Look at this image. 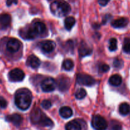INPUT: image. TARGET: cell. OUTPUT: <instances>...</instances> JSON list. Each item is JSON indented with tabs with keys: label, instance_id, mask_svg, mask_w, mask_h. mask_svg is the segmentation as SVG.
<instances>
[{
	"label": "cell",
	"instance_id": "1",
	"mask_svg": "<svg viewBox=\"0 0 130 130\" xmlns=\"http://www.w3.org/2000/svg\"><path fill=\"white\" fill-rule=\"evenodd\" d=\"M32 94L27 89H21L15 95V104L19 109L25 110L30 107L32 102Z\"/></svg>",
	"mask_w": 130,
	"mask_h": 130
},
{
	"label": "cell",
	"instance_id": "2",
	"mask_svg": "<svg viewBox=\"0 0 130 130\" xmlns=\"http://www.w3.org/2000/svg\"><path fill=\"white\" fill-rule=\"evenodd\" d=\"M51 12L55 16L62 17L70 13L71 7L64 0H56L52 3L50 6Z\"/></svg>",
	"mask_w": 130,
	"mask_h": 130
},
{
	"label": "cell",
	"instance_id": "3",
	"mask_svg": "<svg viewBox=\"0 0 130 130\" xmlns=\"http://www.w3.org/2000/svg\"><path fill=\"white\" fill-rule=\"evenodd\" d=\"M47 30L45 24L42 22H35L28 30L25 31V35L23 38L28 39H33L38 36L44 34Z\"/></svg>",
	"mask_w": 130,
	"mask_h": 130
},
{
	"label": "cell",
	"instance_id": "4",
	"mask_svg": "<svg viewBox=\"0 0 130 130\" xmlns=\"http://www.w3.org/2000/svg\"><path fill=\"white\" fill-rule=\"evenodd\" d=\"M91 125L95 130H106L108 127L107 121L99 115H96L93 117Z\"/></svg>",
	"mask_w": 130,
	"mask_h": 130
},
{
	"label": "cell",
	"instance_id": "5",
	"mask_svg": "<svg viewBox=\"0 0 130 130\" xmlns=\"http://www.w3.org/2000/svg\"><path fill=\"white\" fill-rule=\"evenodd\" d=\"M76 81L79 84L84 86H91L95 84L96 81L92 76L85 74H78L76 76Z\"/></svg>",
	"mask_w": 130,
	"mask_h": 130
},
{
	"label": "cell",
	"instance_id": "6",
	"mask_svg": "<svg viewBox=\"0 0 130 130\" xmlns=\"http://www.w3.org/2000/svg\"><path fill=\"white\" fill-rule=\"evenodd\" d=\"M56 81L52 77H47L41 83V88L44 92H50L54 91L56 87Z\"/></svg>",
	"mask_w": 130,
	"mask_h": 130
},
{
	"label": "cell",
	"instance_id": "7",
	"mask_svg": "<svg viewBox=\"0 0 130 130\" xmlns=\"http://www.w3.org/2000/svg\"><path fill=\"white\" fill-rule=\"evenodd\" d=\"M25 77V74L22 70L20 69H14L10 71L8 73V78L11 81L14 82H19L22 81Z\"/></svg>",
	"mask_w": 130,
	"mask_h": 130
},
{
	"label": "cell",
	"instance_id": "8",
	"mask_svg": "<svg viewBox=\"0 0 130 130\" xmlns=\"http://www.w3.org/2000/svg\"><path fill=\"white\" fill-rule=\"evenodd\" d=\"M21 43L15 38H11L6 42V48L10 53H14L19 50Z\"/></svg>",
	"mask_w": 130,
	"mask_h": 130
},
{
	"label": "cell",
	"instance_id": "9",
	"mask_svg": "<svg viewBox=\"0 0 130 130\" xmlns=\"http://www.w3.org/2000/svg\"><path fill=\"white\" fill-rule=\"evenodd\" d=\"M39 46L42 52L46 53H49L55 49L56 43L53 41L45 40L40 43Z\"/></svg>",
	"mask_w": 130,
	"mask_h": 130
},
{
	"label": "cell",
	"instance_id": "10",
	"mask_svg": "<svg viewBox=\"0 0 130 130\" xmlns=\"http://www.w3.org/2000/svg\"><path fill=\"white\" fill-rule=\"evenodd\" d=\"M45 115V114H43L40 109H38V108H36V109H33L32 110L31 113V122L33 124H39Z\"/></svg>",
	"mask_w": 130,
	"mask_h": 130
},
{
	"label": "cell",
	"instance_id": "11",
	"mask_svg": "<svg viewBox=\"0 0 130 130\" xmlns=\"http://www.w3.org/2000/svg\"><path fill=\"white\" fill-rule=\"evenodd\" d=\"M11 23V17L6 13L0 14V30L7 29Z\"/></svg>",
	"mask_w": 130,
	"mask_h": 130
},
{
	"label": "cell",
	"instance_id": "12",
	"mask_svg": "<svg viewBox=\"0 0 130 130\" xmlns=\"http://www.w3.org/2000/svg\"><path fill=\"white\" fill-rule=\"evenodd\" d=\"M6 121L10 122L16 126H19L22 123V117L18 114H14L11 115H8L6 117Z\"/></svg>",
	"mask_w": 130,
	"mask_h": 130
},
{
	"label": "cell",
	"instance_id": "13",
	"mask_svg": "<svg viewBox=\"0 0 130 130\" xmlns=\"http://www.w3.org/2000/svg\"><path fill=\"white\" fill-rule=\"evenodd\" d=\"M27 65L33 69H37L40 66L41 62L39 58L34 55H31L27 59Z\"/></svg>",
	"mask_w": 130,
	"mask_h": 130
},
{
	"label": "cell",
	"instance_id": "14",
	"mask_svg": "<svg viewBox=\"0 0 130 130\" xmlns=\"http://www.w3.org/2000/svg\"><path fill=\"white\" fill-rule=\"evenodd\" d=\"M79 53L81 57H85L91 54L92 49L85 42L82 41L79 48Z\"/></svg>",
	"mask_w": 130,
	"mask_h": 130
},
{
	"label": "cell",
	"instance_id": "15",
	"mask_svg": "<svg viewBox=\"0 0 130 130\" xmlns=\"http://www.w3.org/2000/svg\"><path fill=\"white\" fill-rule=\"evenodd\" d=\"M128 22L129 20L127 18L122 17L112 21V23H111V25L113 27L119 29V28H123L127 26Z\"/></svg>",
	"mask_w": 130,
	"mask_h": 130
},
{
	"label": "cell",
	"instance_id": "16",
	"mask_svg": "<svg viewBox=\"0 0 130 130\" xmlns=\"http://www.w3.org/2000/svg\"><path fill=\"white\" fill-rule=\"evenodd\" d=\"M70 79L67 77H62L58 80L57 86H58V88L60 91H64L68 90L70 87Z\"/></svg>",
	"mask_w": 130,
	"mask_h": 130
},
{
	"label": "cell",
	"instance_id": "17",
	"mask_svg": "<svg viewBox=\"0 0 130 130\" xmlns=\"http://www.w3.org/2000/svg\"><path fill=\"white\" fill-rule=\"evenodd\" d=\"M59 114L62 118L64 119L70 118L73 115L72 109L67 106L62 107L59 109Z\"/></svg>",
	"mask_w": 130,
	"mask_h": 130
},
{
	"label": "cell",
	"instance_id": "18",
	"mask_svg": "<svg viewBox=\"0 0 130 130\" xmlns=\"http://www.w3.org/2000/svg\"><path fill=\"white\" fill-rule=\"evenodd\" d=\"M65 129L66 130H82V126L78 121L73 120L66 124Z\"/></svg>",
	"mask_w": 130,
	"mask_h": 130
},
{
	"label": "cell",
	"instance_id": "19",
	"mask_svg": "<svg viewBox=\"0 0 130 130\" xmlns=\"http://www.w3.org/2000/svg\"><path fill=\"white\" fill-rule=\"evenodd\" d=\"M109 83L114 86H118L122 83V77L119 74H114L109 79Z\"/></svg>",
	"mask_w": 130,
	"mask_h": 130
},
{
	"label": "cell",
	"instance_id": "20",
	"mask_svg": "<svg viewBox=\"0 0 130 130\" xmlns=\"http://www.w3.org/2000/svg\"><path fill=\"white\" fill-rule=\"evenodd\" d=\"M76 20H75V18L73 17H68L66 18L64 20V27L68 30H70L72 29L73 27L75 24Z\"/></svg>",
	"mask_w": 130,
	"mask_h": 130
},
{
	"label": "cell",
	"instance_id": "21",
	"mask_svg": "<svg viewBox=\"0 0 130 130\" xmlns=\"http://www.w3.org/2000/svg\"><path fill=\"white\" fill-rule=\"evenodd\" d=\"M130 106L127 103H122L119 106V112L121 115L126 116L129 113Z\"/></svg>",
	"mask_w": 130,
	"mask_h": 130
},
{
	"label": "cell",
	"instance_id": "22",
	"mask_svg": "<svg viewBox=\"0 0 130 130\" xmlns=\"http://www.w3.org/2000/svg\"><path fill=\"white\" fill-rule=\"evenodd\" d=\"M39 125H40L42 127H52L53 126L54 123L50 118L46 115L44 116V118H43V119L40 123Z\"/></svg>",
	"mask_w": 130,
	"mask_h": 130
},
{
	"label": "cell",
	"instance_id": "23",
	"mask_svg": "<svg viewBox=\"0 0 130 130\" xmlns=\"http://www.w3.org/2000/svg\"><path fill=\"white\" fill-rule=\"evenodd\" d=\"M74 67V63L71 60L66 59L62 63V68L66 71H70Z\"/></svg>",
	"mask_w": 130,
	"mask_h": 130
},
{
	"label": "cell",
	"instance_id": "24",
	"mask_svg": "<svg viewBox=\"0 0 130 130\" xmlns=\"http://www.w3.org/2000/svg\"><path fill=\"white\" fill-rule=\"evenodd\" d=\"M87 95V93L85 91V90L84 88H80L76 91V92L75 93V96L76 97V99H79V100H81L83 99Z\"/></svg>",
	"mask_w": 130,
	"mask_h": 130
},
{
	"label": "cell",
	"instance_id": "25",
	"mask_svg": "<svg viewBox=\"0 0 130 130\" xmlns=\"http://www.w3.org/2000/svg\"><path fill=\"white\" fill-rule=\"evenodd\" d=\"M122 48L124 52L127 53H130V38H127L124 39Z\"/></svg>",
	"mask_w": 130,
	"mask_h": 130
},
{
	"label": "cell",
	"instance_id": "26",
	"mask_svg": "<svg viewBox=\"0 0 130 130\" xmlns=\"http://www.w3.org/2000/svg\"><path fill=\"white\" fill-rule=\"evenodd\" d=\"M117 48V41L115 38H112L110 40L109 50L111 52L116 50Z\"/></svg>",
	"mask_w": 130,
	"mask_h": 130
},
{
	"label": "cell",
	"instance_id": "27",
	"mask_svg": "<svg viewBox=\"0 0 130 130\" xmlns=\"http://www.w3.org/2000/svg\"><path fill=\"white\" fill-rule=\"evenodd\" d=\"M41 105H42V107L43 109H48L52 106V103H51V102L50 100H45L42 102V104H41Z\"/></svg>",
	"mask_w": 130,
	"mask_h": 130
},
{
	"label": "cell",
	"instance_id": "28",
	"mask_svg": "<svg viewBox=\"0 0 130 130\" xmlns=\"http://www.w3.org/2000/svg\"><path fill=\"white\" fill-rule=\"evenodd\" d=\"M110 67L107 64L105 63H102L99 66V71L101 72H106L109 71Z\"/></svg>",
	"mask_w": 130,
	"mask_h": 130
},
{
	"label": "cell",
	"instance_id": "29",
	"mask_svg": "<svg viewBox=\"0 0 130 130\" xmlns=\"http://www.w3.org/2000/svg\"><path fill=\"white\" fill-rule=\"evenodd\" d=\"M111 129L112 130H121L122 129V126L118 122H113L111 126Z\"/></svg>",
	"mask_w": 130,
	"mask_h": 130
},
{
	"label": "cell",
	"instance_id": "30",
	"mask_svg": "<svg viewBox=\"0 0 130 130\" xmlns=\"http://www.w3.org/2000/svg\"><path fill=\"white\" fill-rule=\"evenodd\" d=\"M7 106V102L2 96H0V107L2 109H5Z\"/></svg>",
	"mask_w": 130,
	"mask_h": 130
},
{
	"label": "cell",
	"instance_id": "31",
	"mask_svg": "<svg viewBox=\"0 0 130 130\" xmlns=\"http://www.w3.org/2000/svg\"><path fill=\"white\" fill-rule=\"evenodd\" d=\"M122 63L123 62L122 60L119 59H115L113 62V66L116 68H121L122 66Z\"/></svg>",
	"mask_w": 130,
	"mask_h": 130
},
{
	"label": "cell",
	"instance_id": "32",
	"mask_svg": "<svg viewBox=\"0 0 130 130\" xmlns=\"http://www.w3.org/2000/svg\"><path fill=\"white\" fill-rule=\"evenodd\" d=\"M18 3L17 0H6V5L8 6H10L12 4L17 5Z\"/></svg>",
	"mask_w": 130,
	"mask_h": 130
},
{
	"label": "cell",
	"instance_id": "33",
	"mask_svg": "<svg viewBox=\"0 0 130 130\" xmlns=\"http://www.w3.org/2000/svg\"><path fill=\"white\" fill-rule=\"evenodd\" d=\"M110 0H98V3L102 6H105L108 3Z\"/></svg>",
	"mask_w": 130,
	"mask_h": 130
}]
</instances>
